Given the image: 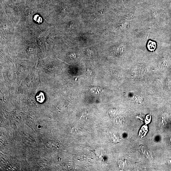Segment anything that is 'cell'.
<instances>
[{
  "label": "cell",
  "instance_id": "obj_1",
  "mask_svg": "<svg viewBox=\"0 0 171 171\" xmlns=\"http://www.w3.org/2000/svg\"><path fill=\"white\" fill-rule=\"evenodd\" d=\"M147 47L148 50L150 51H153L155 50L156 47V44L155 42L149 41L148 42Z\"/></svg>",
  "mask_w": 171,
  "mask_h": 171
},
{
  "label": "cell",
  "instance_id": "obj_2",
  "mask_svg": "<svg viewBox=\"0 0 171 171\" xmlns=\"http://www.w3.org/2000/svg\"><path fill=\"white\" fill-rule=\"evenodd\" d=\"M135 99V100L137 102L139 103H142V101H143L142 98L140 96H136Z\"/></svg>",
  "mask_w": 171,
  "mask_h": 171
},
{
  "label": "cell",
  "instance_id": "obj_3",
  "mask_svg": "<svg viewBox=\"0 0 171 171\" xmlns=\"http://www.w3.org/2000/svg\"><path fill=\"white\" fill-rule=\"evenodd\" d=\"M160 65L162 67H165L167 66L168 64L166 61L165 60H162L160 63Z\"/></svg>",
  "mask_w": 171,
  "mask_h": 171
}]
</instances>
